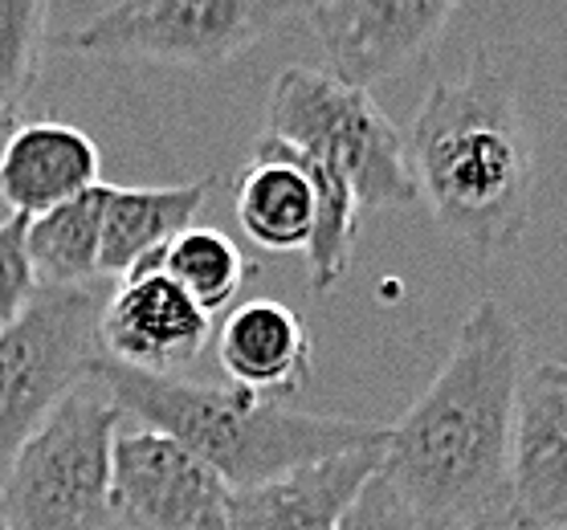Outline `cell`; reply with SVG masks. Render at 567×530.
<instances>
[{"label":"cell","mask_w":567,"mask_h":530,"mask_svg":"<svg viewBox=\"0 0 567 530\" xmlns=\"http://www.w3.org/2000/svg\"><path fill=\"white\" fill-rule=\"evenodd\" d=\"M453 0H319L302 4L319 33L327 74L351 91L396 79L421 62L453 21Z\"/></svg>","instance_id":"9c48e42d"},{"label":"cell","mask_w":567,"mask_h":530,"mask_svg":"<svg viewBox=\"0 0 567 530\" xmlns=\"http://www.w3.org/2000/svg\"><path fill=\"white\" fill-rule=\"evenodd\" d=\"M0 530H9V527H4V518H0Z\"/></svg>","instance_id":"603a6c76"},{"label":"cell","mask_w":567,"mask_h":530,"mask_svg":"<svg viewBox=\"0 0 567 530\" xmlns=\"http://www.w3.org/2000/svg\"><path fill=\"white\" fill-rule=\"evenodd\" d=\"M208 339L213 319L164 273L127 278L106 298L99 319L103 360L159 380H176V372L208 347Z\"/></svg>","instance_id":"8fae6325"},{"label":"cell","mask_w":567,"mask_h":530,"mask_svg":"<svg viewBox=\"0 0 567 530\" xmlns=\"http://www.w3.org/2000/svg\"><path fill=\"white\" fill-rule=\"evenodd\" d=\"M266 135L339 172L351 184L363 212L409 208L413 200H421L409 172L404 135L372 103V94L351 91L327 70L290 65L274 79Z\"/></svg>","instance_id":"5b68a950"},{"label":"cell","mask_w":567,"mask_h":530,"mask_svg":"<svg viewBox=\"0 0 567 530\" xmlns=\"http://www.w3.org/2000/svg\"><path fill=\"white\" fill-rule=\"evenodd\" d=\"M286 17H302V4L278 0H127L94 13L70 33H50V50L91 58H152L213 70L254 50Z\"/></svg>","instance_id":"52a82bcc"},{"label":"cell","mask_w":567,"mask_h":530,"mask_svg":"<svg viewBox=\"0 0 567 530\" xmlns=\"http://www.w3.org/2000/svg\"><path fill=\"white\" fill-rule=\"evenodd\" d=\"M213 188H217V176L168 184V188H111L106 184L99 278L127 282L143 273H159L164 249L184 229H193Z\"/></svg>","instance_id":"5bb4252c"},{"label":"cell","mask_w":567,"mask_h":530,"mask_svg":"<svg viewBox=\"0 0 567 530\" xmlns=\"http://www.w3.org/2000/svg\"><path fill=\"white\" fill-rule=\"evenodd\" d=\"M99 147L65 123H17L0 143V196L13 217L38 220L99 188Z\"/></svg>","instance_id":"4fadbf2b"},{"label":"cell","mask_w":567,"mask_h":530,"mask_svg":"<svg viewBox=\"0 0 567 530\" xmlns=\"http://www.w3.org/2000/svg\"><path fill=\"white\" fill-rule=\"evenodd\" d=\"M159 273L172 278L184 294L193 298L196 306L213 319L217 311H225L237 290L246 285V253L237 249L233 237H225L220 229H184L159 261Z\"/></svg>","instance_id":"ac0fdd59"},{"label":"cell","mask_w":567,"mask_h":530,"mask_svg":"<svg viewBox=\"0 0 567 530\" xmlns=\"http://www.w3.org/2000/svg\"><path fill=\"white\" fill-rule=\"evenodd\" d=\"M339 530H425L409 510V502L392 490V481L375 469V478L360 490V498L339 518Z\"/></svg>","instance_id":"44dd1931"},{"label":"cell","mask_w":567,"mask_h":530,"mask_svg":"<svg viewBox=\"0 0 567 530\" xmlns=\"http://www.w3.org/2000/svg\"><path fill=\"white\" fill-rule=\"evenodd\" d=\"M123 408L99 380H82L17 449L0 481V518L9 530H106L115 437Z\"/></svg>","instance_id":"277c9868"},{"label":"cell","mask_w":567,"mask_h":530,"mask_svg":"<svg viewBox=\"0 0 567 530\" xmlns=\"http://www.w3.org/2000/svg\"><path fill=\"white\" fill-rule=\"evenodd\" d=\"M416 196L453 241L494 258L527 233L535 156L515 86L482 45L457 82H433L404 135Z\"/></svg>","instance_id":"7a4b0ae2"},{"label":"cell","mask_w":567,"mask_h":530,"mask_svg":"<svg viewBox=\"0 0 567 530\" xmlns=\"http://www.w3.org/2000/svg\"><path fill=\"white\" fill-rule=\"evenodd\" d=\"M50 4L0 0V143L21 123L25 98L38 79L41 50L50 45Z\"/></svg>","instance_id":"d6986e66"},{"label":"cell","mask_w":567,"mask_h":530,"mask_svg":"<svg viewBox=\"0 0 567 530\" xmlns=\"http://www.w3.org/2000/svg\"><path fill=\"white\" fill-rule=\"evenodd\" d=\"M384 445L327 457L286 478L233 490V530H339V518L375 478Z\"/></svg>","instance_id":"7c38bea8"},{"label":"cell","mask_w":567,"mask_h":530,"mask_svg":"<svg viewBox=\"0 0 567 530\" xmlns=\"http://www.w3.org/2000/svg\"><path fill=\"white\" fill-rule=\"evenodd\" d=\"M564 530H567V527H564Z\"/></svg>","instance_id":"cb8c5ba5"},{"label":"cell","mask_w":567,"mask_h":530,"mask_svg":"<svg viewBox=\"0 0 567 530\" xmlns=\"http://www.w3.org/2000/svg\"><path fill=\"white\" fill-rule=\"evenodd\" d=\"M453 530H511V518H482V522H470V527H453Z\"/></svg>","instance_id":"7402d4cb"},{"label":"cell","mask_w":567,"mask_h":530,"mask_svg":"<svg viewBox=\"0 0 567 530\" xmlns=\"http://www.w3.org/2000/svg\"><path fill=\"white\" fill-rule=\"evenodd\" d=\"M94 380L111 392L123 416L181 440L184 449H193L205 466L229 481V490L286 478L339 453L388 445V425L295 413L282 408V401H261L233 384L159 380L106 360H99Z\"/></svg>","instance_id":"3957f363"},{"label":"cell","mask_w":567,"mask_h":530,"mask_svg":"<svg viewBox=\"0 0 567 530\" xmlns=\"http://www.w3.org/2000/svg\"><path fill=\"white\" fill-rule=\"evenodd\" d=\"M106 298L94 285L45 290L29 302L13 326L0 331V481L17 449L41 428V420L91 380L103 343L99 319Z\"/></svg>","instance_id":"8992f818"},{"label":"cell","mask_w":567,"mask_h":530,"mask_svg":"<svg viewBox=\"0 0 567 530\" xmlns=\"http://www.w3.org/2000/svg\"><path fill=\"white\" fill-rule=\"evenodd\" d=\"M523 331L503 298H482L421 401L388 425L380 474L425 530L506 515Z\"/></svg>","instance_id":"6da1fadb"},{"label":"cell","mask_w":567,"mask_h":530,"mask_svg":"<svg viewBox=\"0 0 567 530\" xmlns=\"http://www.w3.org/2000/svg\"><path fill=\"white\" fill-rule=\"evenodd\" d=\"M233 208L246 237L266 253H307L319 220V193L310 184V172L290 143L258 135L254 159L246 164Z\"/></svg>","instance_id":"9a60e30c"},{"label":"cell","mask_w":567,"mask_h":530,"mask_svg":"<svg viewBox=\"0 0 567 530\" xmlns=\"http://www.w3.org/2000/svg\"><path fill=\"white\" fill-rule=\"evenodd\" d=\"M111 510L127 530H233V490L181 440L118 428Z\"/></svg>","instance_id":"ba28073f"},{"label":"cell","mask_w":567,"mask_h":530,"mask_svg":"<svg viewBox=\"0 0 567 530\" xmlns=\"http://www.w3.org/2000/svg\"><path fill=\"white\" fill-rule=\"evenodd\" d=\"M38 290L41 282L29 261V220L9 212L0 220V331L29 311Z\"/></svg>","instance_id":"ffe728a7"},{"label":"cell","mask_w":567,"mask_h":530,"mask_svg":"<svg viewBox=\"0 0 567 530\" xmlns=\"http://www.w3.org/2000/svg\"><path fill=\"white\" fill-rule=\"evenodd\" d=\"M511 530L567 527V363L523 372L511 433Z\"/></svg>","instance_id":"30bf717a"},{"label":"cell","mask_w":567,"mask_h":530,"mask_svg":"<svg viewBox=\"0 0 567 530\" xmlns=\"http://www.w3.org/2000/svg\"><path fill=\"white\" fill-rule=\"evenodd\" d=\"M103 200L106 184L29 220V261L45 290L94 285L103 258Z\"/></svg>","instance_id":"e0dca14e"},{"label":"cell","mask_w":567,"mask_h":530,"mask_svg":"<svg viewBox=\"0 0 567 530\" xmlns=\"http://www.w3.org/2000/svg\"><path fill=\"white\" fill-rule=\"evenodd\" d=\"M217 360L233 380V388L254 392L261 401H278L307 384L310 335L290 306L258 298L237 306L220 323Z\"/></svg>","instance_id":"2e32d148"}]
</instances>
